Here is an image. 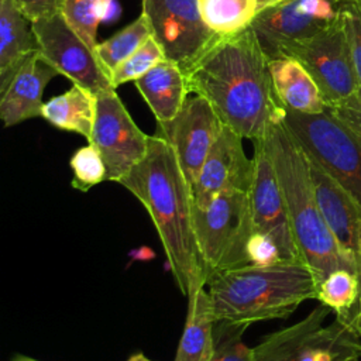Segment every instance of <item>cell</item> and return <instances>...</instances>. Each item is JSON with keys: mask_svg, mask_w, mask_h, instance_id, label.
Segmentation results:
<instances>
[{"mask_svg": "<svg viewBox=\"0 0 361 361\" xmlns=\"http://www.w3.org/2000/svg\"><path fill=\"white\" fill-rule=\"evenodd\" d=\"M190 93L204 97L224 126L251 141L282 120L269 59L251 28L220 38L186 73Z\"/></svg>", "mask_w": 361, "mask_h": 361, "instance_id": "obj_1", "label": "cell"}, {"mask_svg": "<svg viewBox=\"0 0 361 361\" xmlns=\"http://www.w3.org/2000/svg\"><path fill=\"white\" fill-rule=\"evenodd\" d=\"M118 183L149 214L180 293L188 298L193 289L206 286L193 233L192 186L172 145L149 135L147 155Z\"/></svg>", "mask_w": 361, "mask_h": 361, "instance_id": "obj_2", "label": "cell"}, {"mask_svg": "<svg viewBox=\"0 0 361 361\" xmlns=\"http://www.w3.org/2000/svg\"><path fill=\"white\" fill-rule=\"evenodd\" d=\"M206 288L217 322L247 326L286 319L303 302L317 298L314 276L302 261L221 271L207 279Z\"/></svg>", "mask_w": 361, "mask_h": 361, "instance_id": "obj_3", "label": "cell"}, {"mask_svg": "<svg viewBox=\"0 0 361 361\" xmlns=\"http://www.w3.org/2000/svg\"><path fill=\"white\" fill-rule=\"evenodd\" d=\"M265 141L283 193L296 247L302 261L312 271L316 286L336 269L344 268L357 274L320 212L307 157L282 120L272 124Z\"/></svg>", "mask_w": 361, "mask_h": 361, "instance_id": "obj_4", "label": "cell"}, {"mask_svg": "<svg viewBox=\"0 0 361 361\" xmlns=\"http://www.w3.org/2000/svg\"><path fill=\"white\" fill-rule=\"evenodd\" d=\"M282 123L306 157L329 173L361 207V135L327 107L316 114L283 107Z\"/></svg>", "mask_w": 361, "mask_h": 361, "instance_id": "obj_5", "label": "cell"}, {"mask_svg": "<svg viewBox=\"0 0 361 361\" xmlns=\"http://www.w3.org/2000/svg\"><path fill=\"white\" fill-rule=\"evenodd\" d=\"M193 233L204 279L221 271L248 265L252 233L248 190L219 193L206 207L193 204Z\"/></svg>", "mask_w": 361, "mask_h": 361, "instance_id": "obj_6", "label": "cell"}, {"mask_svg": "<svg viewBox=\"0 0 361 361\" xmlns=\"http://www.w3.org/2000/svg\"><path fill=\"white\" fill-rule=\"evenodd\" d=\"M285 58H293L303 65L327 107L338 106L358 94L341 10L330 25L292 45Z\"/></svg>", "mask_w": 361, "mask_h": 361, "instance_id": "obj_7", "label": "cell"}, {"mask_svg": "<svg viewBox=\"0 0 361 361\" xmlns=\"http://www.w3.org/2000/svg\"><path fill=\"white\" fill-rule=\"evenodd\" d=\"M142 13L166 59L185 73L220 39L203 21L199 0H142Z\"/></svg>", "mask_w": 361, "mask_h": 361, "instance_id": "obj_8", "label": "cell"}, {"mask_svg": "<svg viewBox=\"0 0 361 361\" xmlns=\"http://www.w3.org/2000/svg\"><path fill=\"white\" fill-rule=\"evenodd\" d=\"M333 0H278L258 10L250 28L267 58H285L286 51L330 25L340 16Z\"/></svg>", "mask_w": 361, "mask_h": 361, "instance_id": "obj_9", "label": "cell"}, {"mask_svg": "<svg viewBox=\"0 0 361 361\" xmlns=\"http://www.w3.org/2000/svg\"><path fill=\"white\" fill-rule=\"evenodd\" d=\"M96 120L89 140L102 154L107 180L120 182L148 151L149 135L135 124L116 89L96 94Z\"/></svg>", "mask_w": 361, "mask_h": 361, "instance_id": "obj_10", "label": "cell"}, {"mask_svg": "<svg viewBox=\"0 0 361 361\" xmlns=\"http://www.w3.org/2000/svg\"><path fill=\"white\" fill-rule=\"evenodd\" d=\"M31 28L41 54L73 85L86 87L96 94L114 89L93 48L78 35L61 11L32 21Z\"/></svg>", "mask_w": 361, "mask_h": 361, "instance_id": "obj_11", "label": "cell"}, {"mask_svg": "<svg viewBox=\"0 0 361 361\" xmlns=\"http://www.w3.org/2000/svg\"><path fill=\"white\" fill-rule=\"evenodd\" d=\"M252 144V178L248 188L252 230L271 235L278 244L283 261H302L265 137L254 140Z\"/></svg>", "mask_w": 361, "mask_h": 361, "instance_id": "obj_12", "label": "cell"}, {"mask_svg": "<svg viewBox=\"0 0 361 361\" xmlns=\"http://www.w3.org/2000/svg\"><path fill=\"white\" fill-rule=\"evenodd\" d=\"M224 124L200 94H188L179 113L166 123H157L155 134L173 148L180 169L192 186Z\"/></svg>", "mask_w": 361, "mask_h": 361, "instance_id": "obj_13", "label": "cell"}, {"mask_svg": "<svg viewBox=\"0 0 361 361\" xmlns=\"http://www.w3.org/2000/svg\"><path fill=\"white\" fill-rule=\"evenodd\" d=\"M251 178L252 159L244 152L243 137L224 126L192 185L193 204L206 207L221 192L248 190Z\"/></svg>", "mask_w": 361, "mask_h": 361, "instance_id": "obj_14", "label": "cell"}, {"mask_svg": "<svg viewBox=\"0 0 361 361\" xmlns=\"http://www.w3.org/2000/svg\"><path fill=\"white\" fill-rule=\"evenodd\" d=\"M307 162L324 221L340 250L353 262L361 283V207L316 162L309 158Z\"/></svg>", "mask_w": 361, "mask_h": 361, "instance_id": "obj_15", "label": "cell"}, {"mask_svg": "<svg viewBox=\"0 0 361 361\" xmlns=\"http://www.w3.org/2000/svg\"><path fill=\"white\" fill-rule=\"evenodd\" d=\"M61 75L39 49L32 52L18 68L7 87L0 92V118L4 127L41 117L42 94L52 78Z\"/></svg>", "mask_w": 361, "mask_h": 361, "instance_id": "obj_16", "label": "cell"}, {"mask_svg": "<svg viewBox=\"0 0 361 361\" xmlns=\"http://www.w3.org/2000/svg\"><path fill=\"white\" fill-rule=\"evenodd\" d=\"M134 85L157 123L171 121L190 93L186 73L178 63L166 58L138 78Z\"/></svg>", "mask_w": 361, "mask_h": 361, "instance_id": "obj_17", "label": "cell"}, {"mask_svg": "<svg viewBox=\"0 0 361 361\" xmlns=\"http://www.w3.org/2000/svg\"><path fill=\"white\" fill-rule=\"evenodd\" d=\"M38 49L31 21L14 0H0V92L10 83L23 62Z\"/></svg>", "mask_w": 361, "mask_h": 361, "instance_id": "obj_18", "label": "cell"}, {"mask_svg": "<svg viewBox=\"0 0 361 361\" xmlns=\"http://www.w3.org/2000/svg\"><path fill=\"white\" fill-rule=\"evenodd\" d=\"M216 316L206 286L188 296V314L173 361H210L214 353Z\"/></svg>", "mask_w": 361, "mask_h": 361, "instance_id": "obj_19", "label": "cell"}, {"mask_svg": "<svg viewBox=\"0 0 361 361\" xmlns=\"http://www.w3.org/2000/svg\"><path fill=\"white\" fill-rule=\"evenodd\" d=\"M269 72L275 94L285 109L306 114L326 110L316 82L300 62L293 58L271 59Z\"/></svg>", "mask_w": 361, "mask_h": 361, "instance_id": "obj_20", "label": "cell"}, {"mask_svg": "<svg viewBox=\"0 0 361 361\" xmlns=\"http://www.w3.org/2000/svg\"><path fill=\"white\" fill-rule=\"evenodd\" d=\"M96 93L73 85L65 93L45 102L41 117L55 128L76 133L89 141L96 120Z\"/></svg>", "mask_w": 361, "mask_h": 361, "instance_id": "obj_21", "label": "cell"}, {"mask_svg": "<svg viewBox=\"0 0 361 361\" xmlns=\"http://www.w3.org/2000/svg\"><path fill=\"white\" fill-rule=\"evenodd\" d=\"M330 307L320 303L300 322L271 333L251 348V361H298L307 337L323 326Z\"/></svg>", "mask_w": 361, "mask_h": 361, "instance_id": "obj_22", "label": "cell"}, {"mask_svg": "<svg viewBox=\"0 0 361 361\" xmlns=\"http://www.w3.org/2000/svg\"><path fill=\"white\" fill-rule=\"evenodd\" d=\"M317 300L336 312V319L361 337V283L355 272L336 269L317 286Z\"/></svg>", "mask_w": 361, "mask_h": 361, "instance_id": "obj_23", "label": "cell"}, {"mask_svg": "<svg viewBox=\"0 0 361 361\" xmlns=\"http://www.w3.org/2000/svg\"><path fill=\"white\" fill-rule=\"evenodd\" d=\"M361 355V337L337 319L313 331L299 350L298 361H348Z\"/></svg>", "mask_w": 361, "mask_h": 361, "instance_id": "obj_24", "label": "cell"}, {"mask_svg": "<svg viewBox=\"0 0 361 361\" xmlns=\"http://www.w3.org/2000/svg\"><path fill=\"white\" fill-rule=\"evenodd\" d=\"M199 7L206 25L220 38L245 31L258 13L257 0H199Z\"/></svg>", "mask_w": 361, "mask_h": 361, "instance_id": "obj_25", "label": "cell"}, {"mask_svg": "<svg viewBox=\"0 0 361 361\" xmlns=\"http://www.w3.org/2000/svg\"><path fill=\"white\" fill-rule=\"evenodd\" d=\"M149 37H152L149 20L144 13H141L128 25L107 39L97 42L93 51L100 66L110 78L113 71L128 56H131Z\"/></svg>", "mask_w": 361, "mask_h": 361, "instance_id": "obj_26", "label": "cell"}, {"mask_svg": "<svg viewBox=\"0 0 361 361\" xmlns=\"http://www.w3.org/2000/svg\"><path fill=\"white\" fill-rule=\"evenodd\" d=\"M113 0H65L61 13L78 35L90 47L97 45V28Z\"/></svg>", "mask_w": 361, "mask_h": 361, "instance_id": "obj_27", "label": "cell"}, {"mask_svg": "<svg viewBox=\"0 0 361 361\" xmlns=\"http://www.w3.org/2000/svg\"><path fill=\"white\" fill-rule=\"evenodd\" d=\"M72 169V188L87 192L93 186L107 180V169L104 159L93 144L78 148L69 161Z\"/></svg>", "mask_w": 361, "mask_h": 361, "instance_id": "obj_28", "label": "cell"}, {"mask_svg": "<svg viewBox=\"0 0 361 361\" xmlns=\"http://www.w3.org/2000/svg\"><path fill=\"white\" fill-rule=\"evenodd\" d=\"M165 58L166 56L162 47L152 35L131 56H128L113 71L110 82L114 89L127 82H135Z\"/></svg>", "mask_w": 361, "mask_h": 361, "instance_id": "obj_29", "label": "cell"}, {"mask_svg": "<svg viewBox=\"0 0 361 361\" xmlns=\"http://www.w3.org/2000/svg\"><path fill=\"white\" fill-rule=\"evenodd\" d=\"M247 324L217 322L214 329V353L210 361H251V348L243 341Z\"/></svg>", "mask_w": 361, "mask_h": 361, "instance_id": "obj_30", "label": "cell"}, {"mask_svg": "<svg viewBox=\"0 0 361 361\" xmlns=\"http://www.w3.org/2000/svg\"><path fill=\"white\" fill-rule=\"evenodd\" d=\"M340 10L350 49L351 66L358 86V96L361 97V7L354 1H343Z\"/></svg>", "mask_w": 361, "mask_h": 361, "instance_id": "obj_31", "label": "cell"}, {"mask_svg": "<svg viewBox=\"0 0 361 361\" xmlns=\"http://www.w3.org/2000/svg\"><path fill=\"white\" fill-rule=\"evenodd\" d=\"M247 255L248 265L255 267H269L283 261L275 240L271 235L255 230H252L251 237L248 240Z\"/></svg>", "mask_w": 361, "mask_h": 361, "instance_id": "obj_32", "label": "cell"}, {"mask_svg": "<svg viewBox=\"0 0 361 361\" xmlns=\"http://www.w3.org/2000/svg\"><path fill=\"white\" fill-rule=\"evenodd\" d=\"M65 0H14L21 13L32 23L62 10Z\"/></svg>", "mask_w": 361, "mask_h": 361, "instance_id": "obj_33", "label": "cell"}, {"mask_svg": "<svg viewBox=\"0 0 361 361\" xmlns=\"http://www.w3.org/2000/svg\"><path fill=\"white\" fill-rule=\"evenodd\" d=\"M327 109L361 135V97L358 94L338 106Z\"/></svg>", "mask_w": 361, "mask_h": 361, "instance_id": "obj_34", "label": "cell"}, {"mask_svg": "<svg viewBox=\"0 0 361 361\" xmlns=\"http://www.w3.org/2000/svg\"><path fill=\"white\" fill-rule=\"evenodd\" d=\"M127 361H152V360L147 358L142 353H134L133 355H130V358Z\"/></svg>", "mask_w": 361, "mask_h": 361, "instance_id": "obj_35", "label": "cell"}, {"mask_svg": "<svg viewBox=\"0 0 361 361\" xmlns=\"http://www.w3.org/2000/svg\"><path fill=\"white\" fill-rule=\"evenodd\" d=\"M11 361H38V360L31 358V357H27V355H17V357H14Z\"/></svg>", "mask_w": 361, "mask_h": 361, "instance_id": "obj_36", "label": "cell"}, {"mask_svg": "<svg viewBox=\"0 0 361 361\" xmlns=\"http://www.w3.org/2000/svg\"><path fill=\"white\" fill-rule=\"evenodd\" d=\"M257 1H258V10H259V8H262V7L268 6V4H272V3H275L278 0H257Z\"/></svg>", "mask_w": 361, "mask_h": 361, "instance_id": "obj_37", "label": "cell"}, {"mask_svg": "<svg viewBox=\"0 0 361 361\" xmlns=\"http://www.w3.org/2000/svg\"><path fill=\"white\" fill-rule=\"evenodd\" d=\"M351 1H354V3H355V4H358V6H360V7H361V0H351Z\"/></svg>", "mask_w": 361, "mask_h": 361, "instance_id": "obj_38", "label": "cell"}, {"mask_svg": "<svg viewBox=\"0 0 361 361\" xmlns=\"http://www.w3.org/2000/svg\"><path fill=\"white\" fill-rule=\"evenodd\" d=\"M333 1H336V3H343V1H351V0H333Z\"/></svg>", "mask_w": 361, "mask_h": 361, "instance_id": "obj_39", "label": "cell"}, {"mask_svg": "<svg viewBox=\"0 0 361 361\" xmlns=\"http://www.w3.org/2000/svg\"><path fill=\"white\" fill-rule=\"evenodd\" d=\"M348 361H358V360H348Z\"/></svg>", "mask_w": 361, "mask_h": 361, "instance_id": "obj_40", "label": "cell"}]
</instances>
